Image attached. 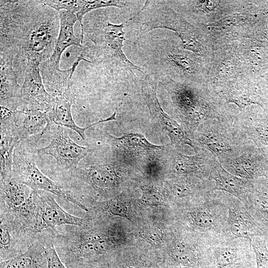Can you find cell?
Returning a JSON list of instances; mask_svg holds the SVG:
<instances>
[{"label":"cell","mask_w":268,"mask_h":268,"mask_svg":"<svg viewBox=\"0 0 268 268\" xmlns=\"http://www.w3.org/2000/svg\"><path fill=\"white\" fill-rule=\"evenodd\" d=\"M51 96V104L46 112L50 122L74 131L83 140L85 139V131L93 126L101 123L116 120V111H115L111 116L106 119L99 120L86 127H80L75 123L72 116L71 107L75 100V95L72 89Z\"/></svg>","instance_id":"obj_12"},{"label":"cell","mask_w":268,"mask_h":268,"mask_svg":"<svg viewBox=\"0 0 268 268\" xmlns=\"http://www.w3.org/2000/svg\"><path fill=\"white\" fill-rule=\"evenodd\" d=\"M200 3L201 6V8L204 10L210 11L214 8L213 3L211 1H200Z\"/></svg>","instance_id":"obj_32"},{"label":"cell","mask_w":268,"mask_h":268,"mask_svg":"<svg viewBox=\"0 0 268 268\" xmlns=\"http://www.w3.org/2000/svg\"><path fill=\"white\" fill-rule=\"evenodd\" d=\"M43 247L47 261L46 268H67L61 260L54 243H47Z\"/></svg>","instance_id":"obj_29"},{"label":"cell","mask_w":268,"mask_h":268,"mask_svg":"<svg viewBox=\"0 0 268 268\" xmlns=\"http://www.w3.org/2000/svg\"><path fill=\"white\" fill-rule=\"evenodd\" d=\"M20 111L23 114L20 131L22 140L36 141L47 134L50 122L46 112L37 109Z\"/></svg>","instance_id":"obj_19"},{"label":"cell","mask_w":268,"mask_h":268,"mask_svg":"<svg viewBox=\"0 0 268 268\" xmlns=\"http://www.w3.org/2000/svg\"><path fill=\"white\" fill-rule=\"evenodd\" d=\"M144 76L141 84L142 94L153 120L165 131L172 144L177 146L188 145L197 153L194 140L185 130L162 109L157 97L156 81L148 75Z\"/></svg>","instance_id":"obj_8"},{"label":"cell","mask_w":268,"mask_h":268,"mask_svg":"<svg viewBox=\"0 0 268 268\" xmlns=\"http://www.w3.org/2000/svg\"><path fill=\"white\" fill-rule=\"evenodd\" d=\"M96 20L91 27L83 26V35L93 42L94 50L99 59L118 68L132 72L136 70L145 75L142 68L131 62L123 52V42L126 41L124 24H113L105 14L99 15Z\"/></svg>","instance_id":"obj_3"},{"label":"cell","mask_w":268,"mask_h":268,"mask_svg":"<svg viewBox=\"0 0 268 268\" xmlns=\"http://www.w3.org/2000/svg\"><path fill=\"white\" fill-rule=\"evenodd\" d=\"M52 125V123L49 131L51 134L50 143L45 147L37 149L38 155L52 156L60 169L71 171L77 167L91 149L73 141L65 127L56 125L54 128Z\"/></svg>","instance_id":"obj_7"},{"label":"cell","mask_w":268,"mask_h":268,"mask_svg":"<svg viewBox=\"0 0 268 268\" xmlns=\"http://www.w3.org/2000/svg\"><path fill=\"white\" fill-rule=\"evenodd\" d=\"M219 193L228 208V228L234 237L250 240L255 236H266L268 228L250 214L239 199L224 192L219 191Z\"/></svg>","instance_id":"obj_10"},{"label":"cell","mask_w":268,"mask_h":268,"mask_svg":"<svg viewBox=\"0 0 268 268\" xmlns=\"http://www.w3.org/2000/svg\"><path fill=\"white\" fill-rule=\"evenodd\" d=\"M213 191L228 193L242 201L253 190L254 181L238 177L228 172L217 160L210 176Z\"/></svg>","instance_id":"obj_17"},{"label":"cell","mask_w":268,"mask_h":268,"mask_svg":"<svg viewBox=\"0 0 268 268\" xmlns=\"http://www.w3.org/2000/svg\"><path fill=\"white\" fill-rule=\"evenodd\" d=\"M73 177L102 193L112 191L117 185L118 177L114 167L108 163L89 164L83 159L71 171Z\"/></svg>","instance_id":"obj_14"},{"label":"cell","mask_w":268,"mask_h":268,"mask_svg":"<svg viewBox=\"0 0 268 268\" xmlns=\"http://www.w3.org/2000/svg\"><path fill=\"white\" fill-rule=\"evenodd\" d=\"M60 18V30L54 51L46 62L55 67L59 65L63 52L68 47L76 45L82 47L81 37H77L74 33L73 27L78 21L76 15L67 10L58 11Z\"/></svg>","instance_id":"obj_18"},{"label":"cell","mask_w":268,"mask_h":268,"mask_svg":"<svg viewBox=\"0 0 268 268\" xmlns=\"http://www.w3.org/2000/svg\"><path fill=\"white\" fill-rule=\"evenodd\" d=\"M186 210L182 218L187 227L201 236L209 245L236 238L229 230L228 210L219 191L211 192Z\"/></svg>","instance_id":"obj_2"},{"label":"cell","mask_w":268,"mask_h":268,"mask_svg":"<svg viewBox=\"0 0 268 268\" xmlns=\"http://www.w3.org/2000/svg\"><path fill=\"white\" fill-rule=\"evenodd\" d=\"M254 253L249 239L236 238L208 246L202 265L207 268H248Z\"/></svg>","instance_id":"obj_6"},{"label":"cell","mask_w":268,"mask_h":268,"mask_svg":"<svg viewBox=\"0 0 268 268\" xmlns=\"http://www.w3.org/2000/svg\"><path fill=\"white\" fill-rule=\"evenodd\" d=\"M33 142L24 140L15 147L13 158L12 176L33 190L52 194L83 210L88 211L85 205L38 169L36 163L37 149L35 148Z\"/></svg>","instance_id":"obj_4"},{"label":"cell","mask_w":268,"mask_h":268,"mask_svg":"<svg viewBox=\"0 0 268 268\" xmlns=\"http://www.w3.org/2000/svg\"><path fill=\"white\" fill-rule=\"evenodd\" d=\"M162 84L170 94L180 119L193 137L199 126L211 119H221L228 115L209 106L191 88L166 80Z\"/></svg>","instance_id":"obj_5"},{"label":"cell","mask_w":268,"mask_h":268,"mask_svg":"<svg viewBox=\"0 0 268 268\" xmlns=\"http://www.w3.org/2000/svg\"><path fill=\"white\" fill-rule=\"evenodd\" d=\"M103 208L106 213L110 215L129 217L127 205L120 199L114 198L107 201L103 203Z\"/></svg>","instance_id":"obj_27"},{"label":"cell","mask_w":268,"mask_h":268,"mask_svg":"<svg viewBox=\"0 0 268 268\" xmlns=\"http://www.w3.org/2000/svg\"><path fill=\"white\" fill-rule=\"evenodd\" d=\"M44 247L33 245L22 253L1 261L0 268H46Z\"/></svg>","instance_id":"obj_20"},{"label":"cell","mask_w":268,"mask_h":268,"mask_svg":"<svg viewBox=\"0 0 268 268\" xmlns=\"http://www.w3.org/2000/svg\"><path fill=\"white\" fill-rule=\"evenodd\" d=\"M0 106L13 111L21 106V86L11 60L0 56Z\"/></svg>","instance_id":"obj_16"},{"label":"cell","mask_w":268,"mask_h":268,"mask_svg":"<svg viewBox=\"0 0 268 268\" xmlns=\"http://www.w3.org/2000/svg\"><path fill=\"white\" fill-rule=\"evenodd\" d=\"M109 135L115 141L129 148L145 151H154L161 148L160 146L151 144L143 135L137 133L127 134L120 137Z\"/></svg>","instance_id":"obj_24"},{"label":"cell","mask_w":268,"mask_h":268,"mask_svg":"<svg viewBox=\"0 0 268 268\" xmlns=\"http://www.w3.org/2000/svg\"><path fill=\"white\" fill-rule=\"evenodd\" d=\"M10 222L0 215V257H5L3 260L14 256L12 245L14 244V228L12 227ZM2 259V260H3Z\"/></svg>","instance_id":"obj_23"},{"label":"cell","mask_w":268,"mask_h":268,"mask_svg":"<svg viewBox=\"0 0 268 268\" xmlns=\"http://www.w3.org/2000/svg\"><path fill=\"white\" fill-rule=\"evenodd\" d=\"M141 236L151 244L159 243L163 238V233L157 227H149L144 228L140 233Z\"/></svg>","instance_id":"obj_30"},{"label":"cell","mask_w":268,"mask_h":268,"mask_svg":"<svg viewBox=\"0 0 268 268\" xmlns=\"http://www.w3.org/2000/svg\"><path fill=\"white\" fill-rule=\"evenodd\" d=\"M197 153L208 150L222 165L238 157L249 145L237 117L208 120L197 129L193 136Z\"/></svg>","instance_id":"obj_1"},{"label":"cell","mask_w":268,"mask_h":268,"mask_svg":"<svg viewBox=\"0 0 268 268\" xmlns=\"http://www.w3.org/2000/svg\"><path fill=\"white\" fill-rule=\"evenodd\" d=\"M161 61L167 62L170 64L180 68L187 73L195 72L196 66L194 61L189 57L181 54L175 53L172 51L166 52L164 54L157 50Z\"/></svg>","instance_id":"obj_25"},{"label":"cell","mask_w":268,"mask_h":268,"mask_svg":"<svg viewBox=\"0 0 268 268\" xmlns=\"http://www.w3.org/2000/svg\"><path fill=\"white\" fill-rule=\"evenodd\" d=\"M257 263V268H268V249L265 237L255 236L250 240Z\"/></svg>","instance_id":"obj_26"},{"label":"cell","mask_w":268,"mask_h":268,"mask_svg":"<svg viewBox=\"0 0 268 268\" xmlns=\"http://www.w3.org/2000/svg\"><path fill=\"white\" fill-rule=\"evenodd\" d=\"M127 1L123 0H78V7L75 13L77 20L81 26V35L82 43L84 39L83 35V19L85 14L93 10L108 7L115 6L120 8H123L126 4Z\"/></svg>","instance_id":"obj_22"},{"label":"cell","mask_w":268,"mask_h":268,"mask_svg":"<svg viewBox=\"0 0 268 268\" xmlns=\"http://www.w3.org/2000/svg\"><path fill=\"white\" fill-rule=\"evenodd\" d=\"M51 101V96L43 83L40 65H30L24 73V81L21 86V106L18 111L37 109L46 112Z\"/></svg>","instance_id":"obj_11"},{"label":"cell","mask_w":268,"mask_h":268,"mask_svg":"<svg viewBox=\"0 0 268 268\" xmlns=\"http://www.w3.org/2000/svg\"><path fill=\"white\" fill-rule=\"evenodd\" d=\"M172 157L171 169L175 176L203 180H210L212 169L218 160L212 153L206 150L193 156L175 152Z\"/></svg>","instance_id":"obj_13"},{"label":"cell","mask_w":268,"mask_h":268,"mask_svg":"<svg viewBox=\"0 0 268 268\" xmlns=\"http://www.w3.org/2000/svg\"><path fill=\"white\" fill-rule=\"evenodd\" d=\"M244 18V16L240 14H234L225 17L220 20L209 24V27H219L230 25H234L238 23L241 20Z\"/></svg>","instance_id":"obj_31"},{"label":"cell","mask_w":268,"mask_h":268,"mask_svg":"<svg viewBox=\"0 0 268 268\" xmlns=\"http://www.w3.org/2000/svg\"><path fill=\"white\" fill-rule=\"evenodd\" d=\"M20 129L17 119L0 121V179L12 176L14 149L22 141Z\"/></svg>","instance_id":"obj_15"},{"label":"cell","mask_w":268,"mask_h":268,"mask_svg":"<svg viewBox=\"0 0 268 268\" xmlns=\"http://www.w3.org/2000/svg\"><path fill=\"white\" fill-rule=\"evenodd\" d=\"M54 195L36 190L37 208L34 232L52 229L61 226L81 227L83 218L72 215L64 210L56 201Z\"/></svg>","instance_id":"obj_9"},{"label":"cell","mask_w":268,"mask_h":268,"mask_svg":"<svg viewBox=\"0 0 268 268\" xmlns=\"http://www.w3.org/2000/svg\"><path fill=\"white\" fill-rule=\"evenodd\" d=\"M250 214L260 223L268 228V196L254 186L241 201Z\"/></svg>","instance_id":"obj_21"},{"label":"cell","mask_w":268,"mask_h":268,"mask_svg":"<svg viewBox=\"0 0 268 268\" xmlns=\"http://www.w3.org/2000/svg\"><path fill=\"white\" fill-rule=\"evenodd\" d=\"M142 191L141 201L142 203L153 206L164 204V200L162 195L152 187H143L142 188Z\"/></svg>","instance_id":"obj_28"}]
</instances>
